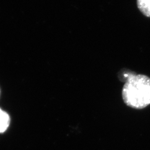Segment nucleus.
<instances>
[{
  "label": "nucleus",
  "instance_id": "f257e3e1",
  "mask_svg": "<svg viewBox=\"0 0 150 150\" xmlns=\"http://www.w3.org/2000/svg\"><path fill=\"white\" fill-rule=\"evenodd\" d=\"M125 103L142 109L150 105V78L144 75L129 74L122 91Z\"/></svg>",
  "mask_w": 150,
  "mask_h": 150
},
{
  "label": "nucleus",
  "instance_id": "f03ea898",
  "mask_svg": "<svg viewBox=\"0 0 150 150\" xmlns=\"http://www.w3.org/2000/svg\"><path fill=\"white\" fill-rule=\"evenodd\" d=\"M11 122V118L7 113L0 108V134L4 133L8 129Z\"/></svg>",
  "mask_w": 150,
  "mask_h": 150
},
{
  "label": "nucleus",
  "instance_id": "7ed1b4c3",
  "mask_svg": "<svg viewBox=\"0 0 150 150\" xmlns=\"http://www.w3.org/2000/svg\"><path fill=\"white\" fill-rule=\"evenodd\" d=\"M137 4L140 11L145 16L150 17V0H137Z\"/></svg>",
  "mask_w": 150,
  "mask_h": 150
},
{
  "label": "nucleus",
  "instance_id": "20e7f679",
  "mask_svg": "<svg viewBox=\"0 0 150 150\" xmlns=\"http://www.w3.org/2000/svg\"><path fill=\"white\" fill-rule=\"evenodd\" d=\"M0 93H1V91H0Z\"/></svg>",
  "mask_w": 150,
  "mask_h": 150
}]
</instances>
